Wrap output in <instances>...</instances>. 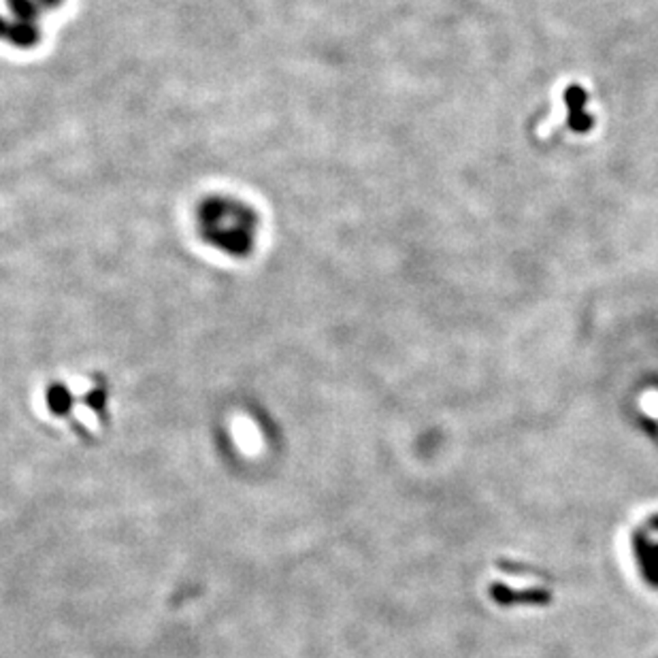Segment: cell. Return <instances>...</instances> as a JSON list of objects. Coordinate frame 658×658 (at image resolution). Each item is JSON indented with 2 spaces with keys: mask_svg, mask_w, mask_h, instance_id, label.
Listing matches in <instances>:
<instances>
[{
  "mask_svg": "<svg viewBox=\"0 0 658 658\" xmlns=\"http://www.w3.org/2000/svg\"><path fill=\"white\" fill-rule=\"evenodd\" d=\"M564 101H567V107H569V126H572L575 132H588L592 126H595V120H592L590 115L584 112L588 96L580 86L567 87V92H564Z\"/></svg>",
  "mask_w": 658,
  "mask_h": 658,
  "instance_id": "cell-1",
  "label": "cell"
}]
</instances>
